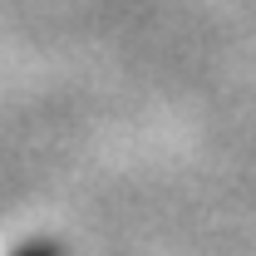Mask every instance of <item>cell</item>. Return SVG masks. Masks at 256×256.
I'll return each instance as SVG.
<instances>
[{
    "label": "cell",
    "instance_id": "cell-1",
    "mask_svg": "<svg viewBox=\"0 0 256 256\" xmlns=\"http://www.w3.org/2000/svg\"><path fill=\"white\" fill-rule=\"evenodd\" d=\"M20 256H54L50 246H30V252H20Z\"/></svg>",
    "mask_w": 256,
    "mask_h": 256
}]
</instances>
